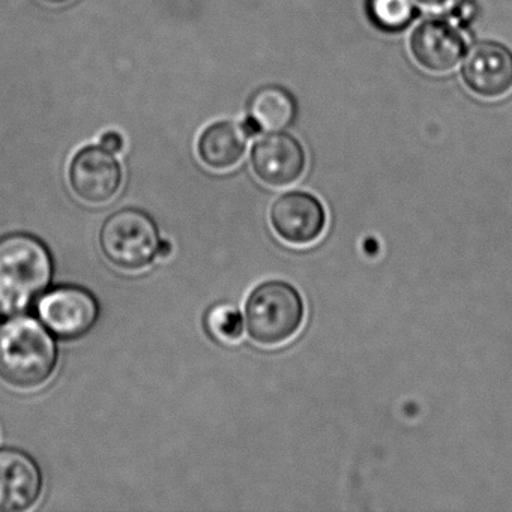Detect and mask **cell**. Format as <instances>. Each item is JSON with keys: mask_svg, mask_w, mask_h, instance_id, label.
<instances>
[{"mask_svg": "<svg viewBox=\"0 0 512 512\" xmlns=\"http://www.w3.org/2000/svg\"><path fill=\"white\" fill-rule=\"evenodd\" d=\"M53 257L37 236L0 238V316L25 314L52 283Z\"/></svg>", "mask_w": 512, "mask_h": 512, "instance_id": "obj_1", "label": "cell"}, {"mask_svg": "<svg viewBox=\"0 0 512 512\" xmlns=\"http://www.w3.org/2000/svg\"><path fill=\"white\" fill-rule=\"evenodd\" d=\"M59 352L49 329L32 317H10L0 328V377L17 389L31 391L49 382Z\"/></svg>", "mask_w": 512, "mask_h": 512, "instance_id": "obj_2", "label": "cell"}, {"mask_svg": "<svg viewBox=\"0 0 512 512\" xmlns=\"http://www.w3.org/2000/svg\"><path fill=\"white\" fill-rule=\"evenodd\" d=\"M245 329L260 346L292 340L305 319V304L295 286L281 280L259 284L245 301Z\"/></svg>", "mask_w": 512, "mask_h": 512, "instance_id": "obj_3", "label": "cell"}, {"mask_svg": "<svg viewBox=\"0 0 512 512\" xmlns=\"http://www.w3.org/2000/svg\"><path fill=\"white\" fill-rule=\"evenodd\" d=\"M157 224L140 209H121L104 221L100 245L104 257L118 269L139 272L157 257L160 245Z\"/></svg>", "mask_w": 512, "mask_h": 512, "instance_id": "obj_4", "label": "cell"}, {"mask_svg": "<svg viewBox=\"0 0 512 512\" xmlns=\"http://www.w3.org/2000/svg\"><path fill=\"white\" fill-rule=\"evenodd\" d=\"M38 319L61 340H77L88 334L100 316V305L89 290L62 286L37 302Z\"/></svg>", "mask_w": 512, "mask_h": 512, "instance_id": "obj_5", "label": "cell"}, {"mask_svg": "<svg viewBox=\"0 0 512 512\" xmlns=\"http://www.w3.org/2000/svg\"><path fill=\"white\" fill-rule=\"evenodd\" d=\"M122 179V167L115 154L101 146L80 149L68 169L71 190L89 205H103L115 199L121 190Z\"/></svg>", "mask_w": 512, "mask_h": 512, "instance_id": "obj_6", "label": "cell"}, {"mask_svg": "<svg viewBox=\"0 0 512 512\" xmlns=\"http://www.w3.org/2000/svg\"><path fill=\"white\" fill-rule=\"evenodd\" d=\"M269 220L284 242L307 247L319 241L328 217L325 206L316 196L305 191H290L272 203Z\"/></svg>", "mask_w": 512, "mask_h": 512, "instance_id": "obj_7", "label": "cell"}, {"mask_svg": "<svg viewBox=\"0 0 512 512\" xmlns=\"http://www.w3.org/2000/svg\"><path fill=\"white\" fill-rule=\"evenodd\" d=\"M250 161L254 175L274 188L295 184L307 167V155L301 143L283 131L257 140L251 149Z\"/></svg>", "mask_w": 512, "mask_h": 512, "instance_id": "obj_8", "label": "cell"}, {"mask_svg": "<svg viewBox=\"0 0 512 512\" xmlns=\"http://www.w3.org/2000/svg\"><path fill=\"white\" fill-rule=\"evenodd\" d=\"M467 88L485 100H497L512 91V52L503 44L484 41L467 53L463 65Z\"/></svg>", "mask_w": 512, "mask_h": 512, "instance_id": "obj_9", "label": "cell"}, {"mask_svg": "<svg viewBox=\"0 0 512 512\" xmlns=\"http://www.w3.org/2000/svg\"><path fill=\"white\" fill-rule=\"evenodd\" d=\"M43 485V472L31 455L0 448V512L31 508L40 499Z\"/></svg>", "mask_w": 512, "mask_h": 512, "instance_id": "obj_10", "label": "cell"}, {"mask_svg": "<svg viewBox=\"0 0 512 512\" xmlns=\"http://www.w3.org/2000/svg\"><path fill=\"white\" fill-rule=\"evenodd\" d=\"M410 52L424 70L448 73L463 58L460 32L446 22H425L410 37Z\"/></svg>", "mask_w": 512, "mask_h": 512, "instance_id": "obj_11", "label": "cell"}, {"mask_svg": "<svg viewBox=\"0 0 512 512\" xmlns=\"http://www.w3.org/2000/svg\"><path fill=\"white\" fill-rule=\"evenodd\" d=\"M248 136L241 124L232 121L208 125L197 140V155L209 169H233L244 158Z\"/></svg>", "mask_w": 512, "mask_h": 512, "instance_id": "obj_12", "label": "cell"}, {"mask_svg": "<svg viewBox=\"0 0 512 512\" xmlns=\"http://www.w3.org/2000/svg\"><path fill=\"white\" fill-rule=\"evenodd\" d=\"M248 116L263 131L275 133L292 124L296 116V101L287 89L269 85L257 89L248 101Z\"/></svg>", "mask_w": 512, "mask_h": 512, "instance_id": "obj_13", "label": "cell"}, {"mask_svg": "<svg viewBox=\"0 0 512 512\" xmlns=\"http://www.w3.org/2000/svg\"><path fill=\"white\" fill-rule=\"evenodd\" d=\"M367 5L371 22L388 32L407 28L416 13L415 0H368Z\"/></svg>", "mask_w": 512, "mask_h": 512, "instance_id": "obj_14", "label": "cell"}, {"mask_svg": "<svg viewBox=\"0 0 512 512\" xmlns=\"http://www.w3.org/2000/svg\"><path fill=\"white\" fill-rule=\"evenodd\" d=\"M206 328L212 337L223 343H235L244 337L245 319L238 308L229 304L215 305L206 314Z\"/></svg>", "mask_w": 512, "mask_h": 512, "instance_id": "obj_15", "label": "cell"}, {"mask_svg": "<svg viewBox=\"0 0 512 512\" xmlns=\"http://www.w3.org/2000/svg\"><path fill=\"white\" fill-rule=\"evenodd\" d=\"M415 2L430 13H446L461 4V0H415Z\"/></svg>", "mask_w": 512, "mask_h": 512, "instance_id": "obj_16", "label": "cell"}, {"mask_svg": "<svg viewBox=\"0 0 512 512\" xmlns=\"http://www.w3.org/2000/svg\"><path fill=\"white\" fill-rule=\"evenodd\" d=\"M124 137L116 131H107L101 136L100 146L106 151L112 152V154H118L124 149Z\"/></svg>", "mask_w": 512, "mask_h": 512, "instance_id": "obj_17", "label": "cell"}, {"mask_svg": "<svg viewBox=\"0 0 512 512\" xmlns=\"http://www.w3.org/2000/svg\"><path fill=\"white\" fill-rule=\"evenodd\" d=\"M242 128H244L245 134H247L248 139L250 137H256L259 136L260 133H262V128H260V125L257 124L256 121H254L253 118H250V116H247V119H245L244 122H242Z\"/></svg>", "mask_w": 512, "mask_h": 512, "instance_id": "obj_18", "label": "cell"}, {"mask_svg": "<svg viewBox=\"0 0 512 512\" xmlns=\"http://www.w3.org/2000/svg\"><path fill=\"white\" fill-rule=\"evenodd\" d=\"M173 248L167 239H161L160 245H158L157 257L161 259H167L172 254Z\"/></svg>", "mask_w": 512, "mask_h": 512, "instance_id": "obj_19", "label": "cell"}, {"mask_svg": "<svg viewBox=\"0 0 512 512\" xmlns=\"http://www.w3.org/2000/svg\"><path fill=\"white\" fill-rule=\"evenodd\" d=\"M43 2H46V4H50V5H64V4H68V2H70V0H43Z\"/></svg>", "mask_w": 512, "mask_h": 512, "instance_id": "obj_20", "label": "cell"}]
</instances>
